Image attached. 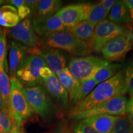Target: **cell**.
Listing matches in <instances>:
<instances>
[{
	"label": "cell",
	"mask_w": 133,
	"mask_h": 133,
	"mask_svg": "<svg viewBox=\"0 0 133 133\" xmlns=\"http://www.w3.org/2000/svg\"><path fill=\"white\" fill-rule=\"evenodd\" d=\"M124 72L119 71L112 78L99 83L86 97L74 106L70 112V117L94 109L109 100L127 92Z\"/></svg>",
	"instance_id": "6da1fadb"
},
{
	"label": "cell",
	"mask_w": 133,
	"mask_h": 133,
	"mask_svg": "<svg viewBox=\"0 0 133 133\" xmlns=\"http://www.w3.org/2000/svg\"><path fill=\"white\" fill-rule=\"evenodd\" d=\"M41 42L46 48L59 49L76 57L88 56L91 52L89 44L76 38L69 30L43 36Z\"/></svg>",
	"instance_id": "7a4b0ae2"
},
{
	"label": "cell",
	"mask_w": 133,
	"mask_h": 133,
	"mask_svg": "<svg viewBox=\"0 0 133 133\" xmlns=\"http://www.w3.org/2000/svg\"><path fill=\"white\" fill-rule=\"evenodd\" d=\"M8 107L13 124L20 127L30 117L33 112L26 98L24 86L16 77L11 78V94Z\"/></svg>",
	"instance_id": "3957f363"
},
{
	"label": "cell",
	"mask_w": 133,
	"mask_h": 133,
	"mask_svg": "<svg viewBox=\"0 0 133 133\" xmlns=\"http://www.w3.org/2000/svg\"><path fill=\"white\" fill-rule=\"evenodd\" d=\"M111 62L94 56L74 57L70 61L68 69L75 78L82 82L92 78L97 71Z\"/></svg>",
	"instance_id": "277c9868"
},
{
	"label": "cell",
	"mask_w": 133,
	"mask_h": 133,
	"mask_svg": "<svg viewBox=\"0 0 133 133\" xmlns=\"http://www.w3.org/2000/svg\"><path fill=\"white\" fill-rule=\"evenodd\" d=\"M24 92L33 112L44 119L48 118L54 114V108L52 102L42 84L24 87Z\"/></svg>",
	"instance_id": "5b68a950"
},
{
	"label": "cell",
	"mask_w": 133,
	"mask_h": 133,
	"mask_svg": "<svg viewBox=\"0 0 133 133\" xmlns=\"http://www.w3.org/2000/svg\"><path fill=\"white\" fill-rule=\"evenodd\" d=\"M47 66L45 62L37 54H30L17 71L16 77L24 86H34L43 84L39 72L43 66Z\"/></svg>",
	"instance_id": "8992f818"
},
{
	"label": "cell",
	"mask_w": 133,
	"mask_h": 133,
	"mask_svg": "<svg viewBox=\"0 0 133 133\" xmlns=\"http://www.w3.org/2000/svg\"><path fill=\"white\" fill-rule=\"evenodd\" d=\"M125 33V29L121 25L105 19L96 26L89 46L92 51L101 52L106 44L117 36Z\"/></svg>",
	"instance_id": "52a82bcc"
},
{
	"label": "cell",
	"mask_w": 133,
	"mask_h": 133,
	"mask_svg": "<svg viewBox=\"0 0 133 133\" xmlns=\"http://www.w3.org/2000/svg\"><path fill=\"white\" fill-rule=\"evenodd\" d=\"M127 97L124 96H117L106 101L89 110L77 114L72 118L80 121L92 116L107 115L112 116H122L126 113Z\"/></svg>",
	"instance_id": "ba28073f"
},
{
	"label": "cell",
	"mask_w": 133,
	"mask_h": 133,
	"mask_svg": "<svg viewBox=\"0 0 133 133\" xmlns=\"http://www.w3.org/2000/svg\"><path fill=\"white\" fill-rule=\"evenodd\" d=\"M11 39L17 41L27 48L34 49L39 48V39L35 32L33 26V18H26L11 29L6 31Z\"/></svg>",
	"instance_id": "9c48e42d"
},
{
	"label": "cell",
	"mask_w": 133,
	"mask_h": 133,
	"mask_svg": "<svg viewBox=\"0 0 133 133\" xmlns=\"http://www.w3.org/2000/svg\"><path fill=\"white\" fill-rule=\"evenodd\" d=\"M133 46V36L130 32L117 36L104 46L101 53L105 60L118 61L124 57Z\"/></svg>",
	"instance_id": "30bf717a"
},
{
	"label": "cell",
	"mask_w": 133,
	"mask_h": 133,
	"mask_svg": "<svg viewBox=\"0 0 133 133\" xmlns=\"http://www.w3.org/2000/svg\"><path fill=\"white\" fill-rule=\"evenodd\" d=\"M30 54H37L40 56L56 76L66 68V57L62 50L55 48L40 49L37 48L31 49Z\"/></svg>",
	"instance_id": "8fae6325"
},
{
	"label": "cell",
	"mask_w": 133,
	"mask_h": 133,
	"mask_svg": "<svg viewBox=\"0 0 133 133\" xmlns=\"http://www.w3.org/2000/svg\"><path fill=\"white\" fill-rule=\"evenodd\" d=\"M9 59V74L10 78L16 77L17 70L30 54V48L23 45L17 41L10 39L8 44Z\"/></svg>",
	"instance_id": "7c38bea8"
},
{
	"label": "cell",
	"mask_w": 133,
	"mask_h": 133,
	"mask_svg": "<svg viewBox=\"0 0 133 133\" xmlns=\"http://www.w3.org/2000/svg\"><path fill=\"white\" fill-rule=\"evenodd\" d=\"M43 84L50 97L54 100L61 109H65L69 104V94L57 76L53 75L49 78H43Z\"/></svg>",
	"instance_id": "4fadbf2b"
},
{
	"label": "cell",
	"mask_w": 133,
	"mask_h": 133,
	"mask_svg": "<svg viewBox=\"0 0 133 133\" xmlns=\"http://www.w3.org/2000/svg\"><path fill=\"white\" fill-rule=\"evenodd\" d=\"M62 20L67 30L85 20L84 3L70 4L61 8L56 13Z\"/></svg>",
	"instance_id": "5bb4252c"
},
{
	"label": "cell",
	"mask_w": 133,
	"mask_h": 133,
	"mask_svg": "<svg viewBox=\"0 0 133 133\" xmlns=\"http://www.w3.org/2000/svg\"><path fill=\"white\" fill-rule=\"evenodd\" d=\"M33 26L36 34L41 37L67 30L57 14L46 19H33Z\"/></svg>",
	"instance_id": "9a60e30c"
},
{
	"label": "cell",
	"mask_w": 133,
	"mask_h": 133,
	"mask_svg": "<svg viewBox=\"0 0 133 133\" xmlns=\"http://www.w3.org/2000/svg\"><path fill=\"white\" fill-rule=\"evenodd\" d=\"M58 79L67 91L70 101L72 104H76V100L80 90L79 81L73 76L67 67L56 76Z\"/></svg>",
	"instance_id": "2e32d148"
},
{
	"label": "cell",
	"mask_w": 133,
	"mask_h": 133,
	"mask_svg": "<svg viewBox=\"0 0 133 133\" xmlns=\"http://www.w3.org/2000/svg\"><path fill=\"white\" fill-rule=\"evenodd\" d=\"M117 116L101 115L82 119L93 128L98 133H110Z\"/></svg>",
	"instance_id": "e0dca14e"
},
{
	"label": "cell",
	"mask_w": 133,
	"mask_h": 133,
	"mask_svg": "<svg viewBox=\"0 0 133 133\" xmlns=\"http://www.w3.org/2000/svg\"><path fill=\"white\" fill-rule=\"evenodd\" d=\"M63 3L60 0H41L37 11L33 19L43 20L54 16L62 8Z\"/></svg>",
	"instance_id": "ac0fdd59"
},
{
	"label": "cell",
	"mask_w": 133,
	"mask_h": 133,
	"mask_svg": "<svg viewBox=\"0 0 133 133\" xmlns=\"http://www.w3.org/2000/svg\"><path fill=\"white\" fill-rule=\"evenodd\" d=\"M21 18L17 10L9 4L3 5L0 8V26L9 29L14 27L20 22Z\"/></svg>",
	"instance_id": "d6986e66"
},
{
	"label": "cell",
	"mask_w": 133,
	"mask_h": 133,
	"mask_svg": "<svg viewBox=\"0 0 133 133\" xmlns=\"http://www.w3.org/2000/svg\"><path fill=\"white\" fill-rule=\"evenodd\" d=\"M109 21L118 25L131 22L128 9L124 1H116L110 11Z\"/></svg>",
	"instance_id": "ffe728a7"
},
{
	"label": "cell",
	"mask_w": 133,
	"mask_h": 133,
	"mask_svg": "<svg viewBox=\"0 0 133 133\" xmlns=\"http://www.w3.org/2000/svg\"><path fill=\"white\" fill-rule=\"evenodd\" d=\"M96 26L90 22L84 20L76 24L69 30L76 38L83 41H85L88 44L94 34Z\"/></svg>",
	"instance_id": "44dd1931"
},
{
	"label": "cell",
	"mask_w": 133,
	"mask_h": 133,
	"mask_svg": "<svg viewBox=\"0 0 133 133\" xmlns=\"http://www.w3.org/2000/svg\"><path fill=\"white\" fill-rule=\"evenodd\" d=\"M108 14L107 11L100 3L95 4L90 3L86 14V20L97 25L100 22L106 19Z\"/></svg>",
	"instance_id": "7402d4cb"
},
{
	"label": "cell",
	"mask_w": 133,
	"mask_h": 133,
	"mask_svg": "<svg viewBox=\"0 0 133 133\" xmlns=\"http://www.w3.org/2000/svg\"><path fill=\"white\" fill-rule=\"evenodd\" d=\"M121 65L119 64H110L108 65L104 66L94 74L92 76L93 78L97 84L105 81L112 78L113 76L118 72Z\"/></svg>",
	"instance_id": "603a6c76"
},
{
	"label": "cell",
	"mask_w": 133,
	"mask_h": 133,
	"mask_svg": "<svg viewBox=\"0 0 133 133\" xmlns=\"http://www.w3.org/2000/svg\"><path fill=\"white\" fill-rule=\"evenodd\" d=\"M5 61L6 59L0 64V92L8 106L11 94V78L4 70Z\"/></svg>",
	"instance_id": "cb8c5ba5"
},
{
	"label": "cell",
	"mask_w": 133,
	"mask_h": 133,
	"mask_svg": "<svg viewBox=\"0 0 133 133\" xmlns=\"http://www.w3.org/2000/svg\"><path fill=\"white\" fill-rule=\"evenodd\" d=\"M110 133H133V129L127 117L118 116Z\"/></svg>",
	"instance_id": "d4e9b609"
},
{
	"label": "cell",
	"mask_w": 133,
	"mask_h": 133,
	"mask_svg": "<svg viewBox=\"0 0 133 133\" xmlns=\"http://www.w3.org/2000/svg\"><path fill=\"white\" fill-rule=\"evenodd\" d=\"M79 84H80V90L76 100V105L82 101L94 89L97 83L94 79L91 78L83 81L79 83Z\"/></svg>",
	"instance_id": "484cf974"
},
{
	"label": "cell",
	"mask_w": 133,
	"mask_h": 133,
	"mask_svg": "<svg viewBox=\"0 0 133 133\" xmlns=\"http://www.w3.org/2000/svg\"><path fill=\"white\" fill-rule=\"evenodd\" d=\"M12 124V118L9 114L0 111V133H9Z\"/></svg>",
	"instance_id": "4316f807"
},
{
	"label": "cell",
	"mask_w": 133,
	"mask_h": 133,
	"mask_svg": "<svg viewBox=\"0 0 133 133\" xmlns=\"http://www.w3.org/2000/svg\"><path fill=\"white\" fill-rule=\"evenodd\" d=\"M71 133H98L90 125L83 120L78 121L73 128Z\"/></svg>",
	"instance_id": "83f0119b"
},
{
	"label": "cell",
	"mask_w": 133,
	"mask_h": 133,
	"mask_svg": "<svg viewBox=\"0 0 133 133\" xmlns=\"http://www.w3.org/2000/svg\"><path fill=\"white\" fill-rule=\"evenodd\" d=\"M126 87L129 95L133 96V64L128 66L124 73Z\"/></svg>",
	"instance_id": "f1b7e54d"
},
{
	"label": "cell",
	"mask_w": 133,
	"mask_h": 133,
	"mask_svg": "<svg viewBox=\"0 0 133 133\" xmlns=\"http://www.w3.org/2000/svg\"><path fill=\"white\" fill-rule=\"evenodd\" d=\"M8 48V41L6 33H0V64L6 59Z\"/></svg>",
	"instance_id": "f546056e"
},
{
	"label": "cell",
	"mask_w": 133,
	"mask_h": 133,
	"mask_svg": "<svg viewBox=\"0 0 133 133\" xmlns=\"http://www.w3.org/2000/svg\"><path fill=\"white\" fill-rule=\"evenodd\" d=\"M52 133H71L69 124L65 119H63L56 126Z\"/></svg>",
	"instance_id": "4dcf8cb0"
},
{
	"label": "cell",
	"mask_w": 133,
	"mask_h": 133,
	"mask_svg": "<svg viewBox=\"0 0 133 133\" xmlns=\"http://www.w3.org/2000/svg\"><path fill=\"white\" fill-rule=\"evenodd\" d=\"M17 10L18 15H19V17L21 18V21L29 17H32L30 9L26 6V4H24L21 7L17 8Z\"/></svg>",
	"instance_id": "1f68e13d"
},
{
	"label": "cell",
	"mask_w": 133,
	"mask_h": 133,
	"mask_svg": "<svg viewBox=\"0 0 133 133\" xmlns=\"http://www.w3.org/2000/svg\"><path fill=\"white\" fill-rule=\"evenodd\" d=\"M26 6L30 9L31 12V16H35L37 11L38 3L39 1L38 0H25Z\"/></svg>",
	"instance_id": "d6a6232c"
},
{
	"label": "cell",
	"mask_w": 133,
	"mask_h": 133,
	"mask_svg": "<svg viewBox=\"0 0 133 133\" xmlns=\"http://www.w3.org/2000/svg\"><path fill=\"white\" fill-rule=\"evenodd\" d=\"M116 1L115 0H102V1H100L99 3L104 8V9L107 11V12L109 13L113 6L115 4Z\"/></svg>",
	"instance_id": "836d02e7"
},
{
	"label": "cell",
	"mask_w": 133,
	"mask_h": 133,
	"mask_svg": "<svg viewBox=\"0 0 133 133\" xmlns=\"http://www.w3.org/2000/svg\"><path fill=\"white\" fill-rule=\"evenodd\" d=\"M39 75H40L41 78L43 79L51 77L54 74H53L52 71L51 70V69L48 66H45L41 68L40 70V72H39Z\"/></svg>",
	"instance_id": "e575fe53"
},
{
	"label": "cell",
	"mask_w": 133,
	"mask_h": 133,
	"mask_svg": "<svg viewBox=\"0 0 133 133\" xmlns=\"http://www.w3.org/2000/svg\"><path fill=\"white\" fill-rule=\"evenodd\" d=\"M124 2L128 9L131 22L133 23V0H124Z\"/></svg>",
	"instance_id": "d590c367"
},
{
	"label": "cell",
	"mask_w": 133,
	"mask_h": 133,
	"mask_svg": "<svg viewBox=\"0 0 133 133\" xmlns=\"http://www.w3.org/2000/svg\"><path fill=\"white\" fill-rule=\"evenodd\" d=\"M0 111H2L3 112L9 114V107H8L7 104L5 102V101L3 99L1 92H0Z\"/></svg>",
	"instance_id": "8d00e7d4"
},
{
	"label": "cell",
	"mask_w": 133,
	"mask_h": 133,
	"mask_svg": "<svg viewBox=\"0 0 133 133\" xmlns=\"http://www.w3.org/2000/svg\"><path fill=\"white\" fill-rule=\"evenodd\" d=\"M126 114H133V96H131V98L129 101H128L127 105H126Z\"/></svg>",
	"instance_id": "74e56055"
},
{
	"label": "cell",
	"mask_w": 133,
	"mask_h": 133,
	"mask_svg": "<svg viewBox=\"0 0 133 133\" xmlns=\"http://www.w3.org/2000/svg\"><path fill=\"white\" fill-rule=\"evenodd\" d=\"M9 133H25V132L22 127H20V126H17L12 124V129Z\"/></svg>",
	"instance_id": "f35d334b"
},
{
	"label": "cell",
	"mask_w": 133,
	"mask_h": 133,
	"mask_svg": "<svg viewBox=\"0 0 133 133\" xmlns=\"http://www.w3.org/2000/svg\"><path fill=\"white\" fill-rule=\"evenodd\" d=\"M128 120L129 121V123H130L131 126H132V129H133V114H129V115L128 116Z\"/></svg>",
	"instance_id": "ab89813d"
},
{
	"label": "cell",
	"mask_w": 133,
	"mask_h": 133,
	"mask_svg": "<svg viewBox=\"0 0 133 133\" xmlns=\"http://www.w3.org/2000/svg\"><path fill=\"white\" fill-rule=\"evenodd\" d=\"M5 3H6V1H3V0H0V8H1V6H1V5Z\"/></svg>",
	"instance_id": "60d3db41"
}]
</instances>
